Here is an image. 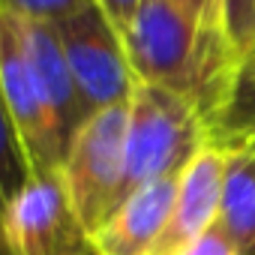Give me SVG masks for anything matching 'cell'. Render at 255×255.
I'll list each match as a JSON object with an SVG mask.
<instances>
[{"instance_id": "cell-5", "label": "cell", "mask_w": 255, "mask_h": 255, "mask_svg": "<svg viewBox=\"0 0 255 255\" xmlns=\"http://www.w3.org/2000/svg\"><path fill=\"white\" fill-rule=\"evenodd\" d=\"M3 234L15 255H93L63 174H33L3 207Z\"/></svg>"}, {"instance_id": "cell-1", "label": "cell", "mask_w": 255, "mask_h": 255, "mask_svg": "<svg viewBox=\"0 0 255 255\" xmlns=\"http://www.w3.org/2000/svg\"><path fill=\"white\" fill-rule=\"evenodd\" d=\"M207 144L213 132L189 99L138 81L129 96L123 198L147 183L180 177Z\"/></svg>"}, {"instance_id": "cell-7", "label": "cell", "mask_w": 255, "mask_h": 255, "mask_svg": "<svg viewBox=\"0 0 255 255\" xmlns=\"http://www.w3.org/2000/svg\"><path fill=\"white\" fill-rule=\"evenodd\" d=\"M222 183H225V147L207 144L177 180L171 219L165 225L156 255H174L180 246L192 243L195 237H201L207 228L216 225Z\"/></svg>"}, {"instance_id": "cell-14", "label": "cell", "mask_w": 255, "mask_h": 255, "mask_svg": "<svg viewBox=\"0 0 255 255\" xmlns=\"http://www.w3.org/2000/svg\"><path fill=\"white\" fill-rule=\"evenodd\" d=\"M171 3L186 18H192L201 30L222 33V27H219V0H171Z\"/></svg>"}, {"instance_id": "cell-6", "label": "cell", "mask_w": 255, "mask_h": 255, "mask_svg": "<svg viewBox=\"0 0 255 255\" xmlns=\"http://www.w3.org/2000/svg\"><path fill=\"white\" fill-rule=\"evenodd\" d=\"M177 180H156L126 195L117 210L90 234L93 255H156L171 219Z\"/></svg>"}, {"instance_id": "cell-11", "label": "cell", "mask_w": 255, "mask_h": 255, "mask_svg": "<svg viewBox=\"0 0 255 255\" xmlns=\"http://www.w3.org/2000/svg\"><path fill=\"white\" fill-rule=\"evenodd\" d=\"M252 117H255V42L240 57V66H237V75H234L231 102H228V111H225V120H222V129L216 135V144H222L228 135L243 129Z\"/></svg>"}, {"instance_id": "cell-12", "label": "cell", "mask_w": 255, "mask_h": 255, "mask_svg": "<svg viewBox=\"0 0 255 255\" xmlns=\"http://www.w3.org/2000/svg\"><path fill=\"white\" fill-rule=\"evenodd\" d=\"M219 27L237 57L255 42V0H219Z\"/></svg>"}, {"instance_id": "cell-2", "label": "cell", "mask_w": 255, "mask_h": 255, "mask_svg": "<svg viewBox=\"0 0 255 255\" xmlns=\"http://www.w3.org/2000/svg\"><path fill=\"white\" fill-rule=\"evenodd\" d=\"M0 93H3L6 108L15 120L30 171L33 174L60 171L66 156L60 120L51 93L39 75V66L30 54L24 21L6 9H0Z\"/></svg>"}, {"instance_id": "cell-8", "label": "cell", "mask_w": 255, "mask_h": 255, "mask_svg": "<svg viewBox=\"0 0 255 255\" xmlns=\"http://www.w3.org/2000/svg\"><path fill=\"white\" fill-rule=\"evenodd\" d=\"M216 228L237 255H255V144H225V183Z\"/></svg>"}, {"instance_id": "cell-4", "label": "cell", "mask_w": 255, "mask_h": 255, "mask_svg": "<svg viewBox=\"0 0 255 255\" xmlns=\"http://www.w3.org/2000/svg\"><path fill=\"white\" fill-rule=\"evenodd\" d=\"M57 39L63 45L66 63L78 84V93L87 111L126 105L138 84L120 33L108 24L99 6H90L60 24H54Z\"/></svg>"}, {"instance_id": "cell-15", "label": "cell", "mask_w": 255, "mask_h": 255, "mask_svg": "<svg viewBox=\"0 0 255 255\" xmlns=\"http://www.w3.org/2000/svg\"><path fill=\"white\" fill-rule=\"evenodd\" d=\"M174 255H237V252H234V246L228 243V237L213 225V228H207L201 237H195L192 243L180 246Z\"/></svg>"}, {"instance_id": "cell-17", "label": "cell", "mask_w": 255, "mask_h": 255, "mask_svg": "<svg viewBox=\"0 0 255 255\" xmlns=\"http://www.w3.org/2000/svg\"><path fill=\"white\" fill-rule=\"evenodd\" d=\"M228 141H249V144H255V117L243 126V129H237L234 135H228L222 144H228ZM222 144H219V147H222Z\"/></svg>"}, {"instance_id": "cell-13", "label": "cell", "mask_w": 255, "mask_h": 255, "mask_svg": "<svg viewBox=\"0 0 255 255\" xmlns=\"http://www.w3.org/2000/svg\"><path fill=\"white\" fill-rule=\"evenodd\" d=\"M90 6H96V0H0V9L42 24H60Z\"/></svg>"}, {"instance_id": "cell-16", "label": "cell", "mask_w": 255, "mask_h": 255, "mask_svg": "<svg viewBox=\"0 0 255 255\" xmlns=\"http://www.w3.org/2000/svg\"><path fill=\"white\" fill-rule=\"evenodd\" d=\"M147 3V0H96V6H99V12L108 18V24L117 30V33H123L126 27H129V21L138 15V9Z\"/></svg>"}, {"instance_id": "cell-3", "label": "cell", "mask_w": 255, "mask_h": 255, "mask_svg": "<svg viewBox=\"0 0 255 255\" xmlns=\"http://www.w3.org/2000/svg\"><path fill=\"white\" fill-rule=\"evenodd\" d=\"M129 102L93 111L63 156L60 174L78 219L93 234L123 201Z\"/></svg>"}, {"instance_id": "cell-18", "label": "cell", "mask_w": 255, "mask_h": 255, "mask_svg": "<svg viewBox=\"0 0 255 255\" xmlns=\"http://www.w3.org/2000/svg\"><path fill=\"white\" fill-rule=\"evenodd\" d=\"M0 255H15L9 240H6V234H3V207H0Z\"/></svg>"}, {"instance_id": "cell-10", "label": "cell", "mask_w": 255, "mask_h": 255, "mask_svg": "<svg viewBox=\"0 0 255 255\" xmlns=\"http://www.w3.org/2000/svg\"><path fill=\"white\" fill-rule=\"evenodd\" d=\"M33 177L27 153L21 147L15 120L6 108V99L0 93V207H6L21 189L24 183Z\"/></svg>"}, {"instance_id": "cell-9", "label": "cell", "mask_w": 255, "mask_h": 255, "mask_svg": "<svg viewBox=\"0 0 255 255\" xmlns=\"http://www.w3.org/2000/svg\"><path fill=\"white\" fill-rule=\"evenodd\" d=\"M24 36H27L30 54L39 66V75H42V81L51 93V102H54V111H57V120H60V132H63L66 150H69V141L81 129V123L90 117V111H87V105L78 93V84L72 78V69L66 63V54H63V45L57 39L54 24L24 21Z\"/></svg>"}]
</instances>
